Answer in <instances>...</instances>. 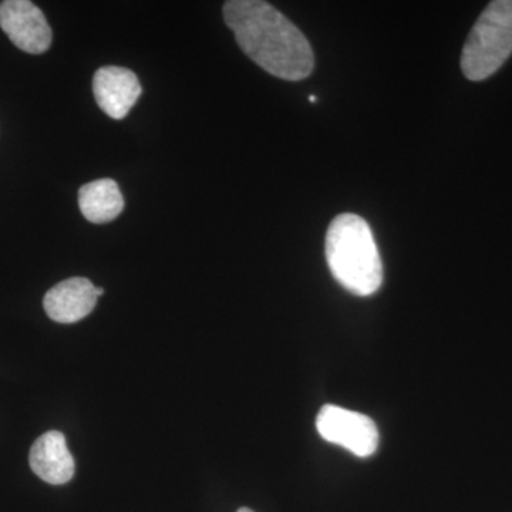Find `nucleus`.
Here are the masks:
<instances>
[{
	"label": "nucleus",
	"mask_w": 512,
	"mask_h": 512,
	"mask_svg": "<svg viewBox=\"0 0 512 512\" xmlns=\"http://www.w3.org/2000/svg\"><path fill=\"white\" fill-rule=\"evenodd\" d=\"M222 15L242 52L265 72L286 82L311 76L315 55L308 39L271 3L229 0Z\"/></svg>",
	"instance_id": "1"
},
{
	"label": "nucleus",
	"mask_w": 512,
	"mask_h": 512,
	"mask_svg": "<svg viewBox=\"0 0 512 512\" xmlns=\"http://www.w3.org/2000/svg\"><path fill=\"white\" fill-rule=\"evenodd\" d=\"M325 252L333 278L346 291L357 296L379 291L382 259L372 229L359 215L342 214L330 222Z\"/></svg>",
	"instance_id": "2"
},
{
	"label": "nucleus",
	"mask_w": 512,
	"mask_h": 512,
	"mask_svg": "<svg viewBox=\"0 0 512 512\" xmlns=\"http://www.w3.org/2000/svg\"><path fill=\"white\" fill-rule=\"evenodd\" d=\"M512 53V0H495L481 13L461 53V70L471 82L493 76Z\"/></svg>",
	"instance_id": "3"
},
{
	"label": "nucleus",
	"mask_w": 512,
	"mask_h": 512,
	"mask_svg": "<svg viewBox=\"0 0 512 512\" xmlns=\"http://www.w3.org/2000/svg\"><path fill=\"white\" fill-rule=\"evenodd\" d=\"M316 429L323 440L349 450L356 457L373 456L379 447V430L366 414L326 404L316 417Z\"/></svg>",
	"instance_id": "4"
},
{
	"label": "nucleus",
	"mask_w": 512,
	"mask_h": 512,
	"mask_svg": "<svg viewBox=\"0 0 512 512\" xmlns=\"http://www.w3.org/2000/svg\"><path fill=\"white\" fill-rule=\"evenodd\" d=\"M0 28L13 45L30 55H42L52 46V28L42 10L29 0L0 3Z\"/></svg>",
	"instance_id": "5"
},
{
	"label": "nucleus",
	"mask_w": 512,
	"mask_h": 512,
	"mask_svg": "<svg viewBox=\"0 0 512 512\" xmlns=\"http://www.w3.org/2000/svg\"><path fill=\"white\" fill-rule=\"evenodd\" d=\"M93 93L101 111L123 120L143 93L136 73L119 66H104L93 77Z\"/></svg>",
	"instance_id": "6"
},
{
	"label": "nucleus",
	"mask_w": 512,
	"mask_h": 512,
	"mask_svg": "<svg viewBox=\"0 0 512 512\" xmlns=\"http://www.w3.org/2000/svg\"><path fill=\"white\" fill-rule=\"evenodd\" d=\"M97 288L86 278H70L53 286L43 299V308L57 323H76L86 318L97 303Z\"/></svg>",
	"instance_id": "7"
},
{
	"label": "nucleus",
	"mask_w": 512,
	"mask_h": 512,
	"mask_svg": "<svg viewBox=\"0 0 512 512\" xmlns=\"http://www.w3.org/2000/svg\"><path fill=\"white\" fill-rule=\"evenodd\" d=\"M29 463L37 477L52 485L69 483L74 476V458L60 431H47L35 441Z\"/></svg>",
	"instance_id": "8"
},
{
	"label": "nucleus",
	"mask_w": 512,
	"mask_h": 512,
	"mask_svg": "<svg viewBox=\"0 0 512 512\" xmlns=\"http://www.w3.org/2000/svg\"><path fill=\"white\" fill-rule=\"evenodd\" d=\"M79 207L83 217L93 224H107L116 220L124 210V197L119 184L111 178L84 184L79 190Z\"/></svg>",
	"instance_id": "9"
},
{
	"label": "nucleus",
	"mask_w": 512,
	"mask_h": 512,
	"mask_svg": "<svg viewBox=\"0 0 512 512\" xmlns=\"http://www.w3.org/2000/svg\"><path fill=\"white\" fill-rule=\"evenodd\" d=\"M237 512H254L252 510H249V508H239Z\"/></svg>",
	"instance_id": "10"
}]
</instances>
